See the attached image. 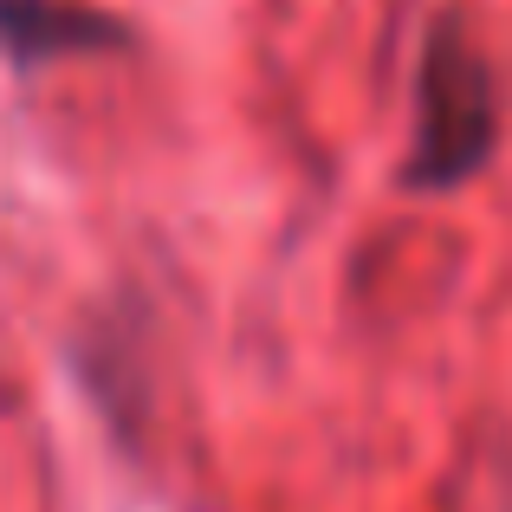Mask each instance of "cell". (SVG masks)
<instances>
[{"instance_id":"6da1fadb","label":"cell","mask_w":512,"mask_h":512,"mask_svg":"<svg viewBox=\"0 0 512 512\" xmlns=\"http://www.w3.org/2000/svg\"><path fill=\"white\" fill-rule=\"evenodd\" d=\"M493 150V78L480 52L461 39V26H435L415 78V163L422 188L467 182Z\"/></svg>"},{"instance_id":"7a4b0ae2","label":"cell","mask_w":512,"mask_h":512,"mask_svg":"<svg viewBox=\"0 0 512 512\" xmlns=\"http://www.w3.org/2000/svg\"><path fill=\"white\" fill-rule=\"evenodd\" d=\"M117 26L78 0H0V59L33 65L65 59V52H98L111 46Z\"/></svg>"}]
</instances>
